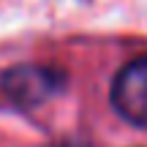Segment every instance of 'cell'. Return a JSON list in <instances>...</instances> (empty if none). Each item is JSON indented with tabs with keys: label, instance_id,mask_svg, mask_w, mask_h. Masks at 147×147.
<instances>
[{
	"label": "cell",
	"instance_id": "obj_2",
	"mask_svg": "<svg viewBox=\"0 0 147 147\" xmlns=\"http://www.w3.org/2000/svg\"><path fill=\"white\" fill-rule=\"evenodd\" d=\"M63 87V74L44 65H16L3 76V90L19 106H38Z\"/></svg>",
	"mask_w": 147,
	"mask_h": 147
},
{
	"label": "cell",
	"instance_id": "obj_1",
	"mask_svg": "<svg viewBox=\"0 0 147 147\" xmlns=\"http://www.w3.org/2000/svg\"><path fill=\"white\" fill-rule=\"evenodd\" d=\"M109 98L123 120L147 125V55L125 63L117 71Z\"/></svg>",
	"mask_w": 147,
	"mask_h": 147
}]
</instances>
